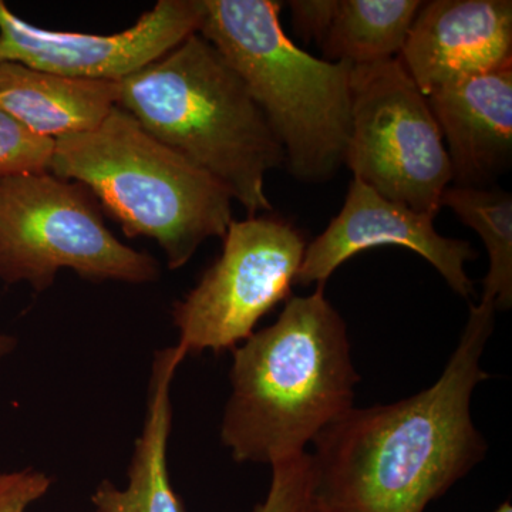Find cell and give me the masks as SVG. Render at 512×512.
<instances>
[{"label": "cell", "mask_w": 512, "mask_h": 512, "mask_svg": "<svg viewBox=\"0 0 512 512\" xmlns=\"http://www.w3.org/2000/svg\"><path fill=\"white\" fill-rule=\"evenodd\" d=\"M495 306H470L456 350L433 386L407 399L353 407L320 431L311 454L322 512H424L487 456L471 416Z\"/></svg>", "instance_id": "1"}, {"label": "cell", "mask_w": 512, "mask_h": 512, "mask_svg": "<svg viewBox=\"0 0 512 512\" xmlns=\"http://www.w3.org/2000/svg\"><path fill=\"white\" fill-rule=\"evenodd\" d=\"M323 289L291 296L275 323L232 350L221 443L237 463L272 467L301 456L355 407L348 325Z\"/></svg>", "instance_id": "2"}, {"label": "cell", "mask_w": 512, "mask_h": 512, "mask_svg": "<svg viewBox=\"0 0 512 512\" xmlns=\"http://www.w3.org/2000/svg\"><path fill=\"white\" fill-rule=\"evenodd\" d=\"M117 106L210 174L256 217L271 211L269 171L285 153L247 84L200 33L119 82Z\"/></svg>", "instance_id": "3"}, {"label": "cell", "mask_w": 512, "mask_h": 512, "mask_svg": "<svg viewBox=\"0 0 512 512\" xmlns=\"http://www.w3.org/2000/svg\"><path fill=\"white\" fill-rule=\"evenodd\" d=\"M49 171L83 184L128 238L154 239L173 271L232 222L231 194L120 106L93 130L56 140Z\"/></svg>", "instance_id": "4"}, {"label": "cell", "mask_w": 512, "mask_h": 512, "mask_svg": "<svg viewBox=\"0 0 512 512\" xmlns=\"http://www.w3.org/2000/svg\"><path fill=\"white\" fill-rule=\"evenodd\" d=\"M200 35L247 84L301 183L332 180L352 131V64L318 59L286 36L275 0H204Z\"/></svg>", "instance_id": "5"}, {"label": "cell", "mask_w": 512, "mask_h": 512, "mask_svg": "<svg viewBox=\"0 0 512 512\" xmlns=\"http://www.w3.org/2000/svg\"><path fill=\"white\" fill-rule=\"evenodd\" d=\"M92 192L46 173L0 178V279L49 289L70 269L92 282L150 284L160 265L114 237Z\"/></svg>", "instance_id": "6"}, {"label": "cell", "mask_w": 512, "mask_h": 512, "mask_svg": "<svg viewBox=\"0 0 512 512\" xmlns=\"http://www.w3.org/2000/svg\"><path fill=\"white\" fill-rule=\"evenodd\" d=\"M350 90L346 167L387 200L437 217L453 171L427 96L399 59L353 66Z\"/></svg>", "instance_id": "7"}, {"label": "cell", "mask_w": 512, "mask_h": 512, "mask_svg": "<svg viewBox=\"0 0 512 512\" xmlns=\"http://www.w3.org/2000/svg\"><path fill=\"white\" fill-rule=\"evenodd\" d=\"M221 255L198 284L173 306V322L185 355L234 350L259 320L288 301L305 255V237L278 217L235 221Z\"/></svg>", "instance_id": "8"}, {"label": "cell", "mask_w": 512, "mask_h": 512, "mask_svg": "<svg viewBox=\"0 0 512 512\" xmlns=\"http://www.w3.org/2000/svg\"><path fill=\"white\" fill-rule=\"evenodd\" d=\"M204 18V0H160L136 25L114 35L55 32L30 25L0 0V63L120 82L200 32Z\"/></svg>", "instance_id": "9"}, {"label": "cell", "mask_w": 512, "mask_h": 512, "mask_svg": "<svg viewBox=\"0 0 512 512\" xmlns=\"http://www.w3.org/2000/svg\"><path fill=\"white\" fill-rule=\"evenodd\" d=\"M434 218L387 200L353 178L342 210L306 247L295 284L325 286L333 272L359 252L392 245L412 249L434 266L453 292L470 299L476 292L466 264L477 259L478 252L468 241L440 235Z\"/></svg>", "instance_id": "10"}, {"label": "cell", "mask_w": 512, "mask_h": 512, "mask_svg": "<svg viewBox=\"0 0 512 512\" xmlns=\"http://www.w3.org/2000/svg\"><path fill=\"white\" fill-rule=\"evenodd\" d=\"M397 59L424 96L510 67L512 2H423Z\"/></svg>", "instance_id": "11"}, {"label": "cell", "mask_w": 512, "mask_h": 512, "mask_svg": "<svg viewBox=\"0 0 512 512\" xmlns=\"http://www.w3.org/2000/svg\"><path fill=\"white\" fill-rule=\"evenodd\" d=\"M456 187H494L512 163V66L427 96Z\"/></svg>", "instance_id": "12"}, {"label": "cell", "mask_w": 512, "mask_h": 512, "mask_svg": "<svg viewBox=\"0 0 512 512\" xmlns=\"http://www.w3.org/2000/svg\"><path fill=\"white\" fill-rule=\"evenodd\" d=\"M119 101V82L77 79L0 63V110L50 140L99 126Z\"/></svg>", "instance_id": "13"}, {"label": "cell", "mask_w": 512, "mask_h": 512, "mask_svg": "<svg viewBox=\"0 0 512 512\" xmlns=\"http://www.w3.org/2000/svg\"><path fill=\"white\" fill-rule=\"evenodd\" d=\"M180 346L156 352L148 383L147 412L143 430L136 441L127 488L110 483V493L121 512H185L168 474V439L173 427L171 386L184 362Z\"/></svg>", "instance_id": "14"}, {"label": "cell", "mask_w": 512, "mask_h": 512, "mask_svg": "<svg viewBox=\"0 0 512 512\" xmlns=\"http://www.w3.org/2000/svg\"><path fill=\"white\" fill-rule=\"evenodd\" d=\"M421 3L419 0H339L335 19L320 45L325 60L369 66L397 59Z\"/></svg>", "instance_id": "15"}, {"label": "cell", "mask_w": 512, "mask_h": 512, "mask_svg": "<svg viewBox=\"0 0 512 512\" xmlns=\"http://www.w3.org/2000/svg\"><path fill=\"white\" fill-rule=\"evenodd\" d=\"M464 225L474 229L490 258L481 299L497 311L512 305V197L498 187H448L441 198Z\"/></svg>", "instance_id": "16"}, {"label": "cell", "mask_w": 512, "mask_h": 512, "mask_svg": "<svg viewBox=\"0 0 512 512\" xmlns=\"http://www.w3.org/2000/svg\"><path fill=\"white\" fill-rule=\"evenodd\" d=\"M251 512H322L313 487L311 454L272 466L268 495Z\"/></svg>", "instance_id": "17"}, {"label": "cell", "mask_w": 512, "mask_h": 512, "mask_svg": "<svg viewBox=\"0 0 512 512\" xmlns=\"http://www.w3.org/2000/svg\"><path fill=\"white\" fill-rule=\"evenodd\" d=\"M53 151L55 140L30 133L0 110V178L46 173L50 170Z\"/></svg>", "instance_id": "18"}, {"label": "cell", "mask_w": 512, "mask_h": 512, "mask_svg": "<svg viewBox=\"0 0 512 512\" xmlns=\"http://www.w3.org/2000/svg\"><path fill=\"white\" fill-rule=\"evenodd\" d=\"M50 487L52 478L33 468L0 473V512H26Z\"/></svg>", "instance_id": "19"}, {"label": "cell", "mask_w": 512, "mask_h": 512, "mask_svg": "<svg viewBox=\"0 0 512 512\" xmlns=\"http://www.w3.org/2000/svg\"><path fill=\"white\" fill-rule=\"evenodd\" d=\"M288 5L296 35L305 43L315 40L322 45L335 19L339 0H292Z\"/></svg>", "instance_id": "20"}, {"label": "cell", "mask_w": 512, "mask_h": 512, "mask_svg": "<svg viewBox=\"0 0 512 512\" xmlns=\"http://www.w3.org/2000/svg\"><path fill=\"white\" fill-rule=\"evenodd\" d=\"M16 349V339L13 336L0 333V359L10 355Z\"/></svg>", "instance_id": "21"}, {"label": "cell", "mask_w": 512, "mask_h": 512, "mask_svg": "<svg viewBox=\"0 0 512 512\" xmlns=\"http://www.w3.org/2000/svg\"><path fill=\"white\" fill-rule=\"evenodd\" d=\"M494 512H512V505L510 501H504V503L501 504Z\"/></svg>", "instance_id": "22"}]
</instances>
